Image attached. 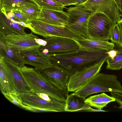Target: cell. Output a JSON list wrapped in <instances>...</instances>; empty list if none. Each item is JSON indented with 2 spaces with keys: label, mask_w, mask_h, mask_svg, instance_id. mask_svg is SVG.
I'll return each instance as SVG.
<instances>
[{
  "label": "cell",
  "mask_w": 122,
  "mask_h": 122,
  "mask_svg": "<svg viewBox=\"0 0 122 122\" xmlns=\"http://www.w3.org/2000/svg\"><path fill=\"white\" fill-rule=\"evenodd\" d=\"M18 10L26 16L29 21L37 19L41 12V8L40 6L30 7H24Z\"/></svg>",
  "instance_id": "cell-25"
},
{
  "label": "cell",
  "mask_w": 122,
  "mask_h": 122,
  "mask_svg": "<svg viewBox=\"0 0 122 122\" xmlns=\"http://www.w3.org/2000/svg\"><path fill=\"white\" fill-rule=\"evenodd\" d=\"M1 92L10 102L18 107L23 109L24 104L20 97L17 94L11 93Z\"/></svg>",
  "instance_id": "cell-26"
},
{
  "label": "cell",
  "mask_w": 122,
  "mask_h": 122,
  "mask_svg": "<svg viewBox=\"0 0 122 122\" xmlns=\"http://www.w3.org/2000/svg\"><path fill=\"white\" fill-rule=\"evenodd\" d=\"M24 104V109L29 111L36 112H54L52 110L42 108L33 106H31Z\"/></svg>",
  "instance_id": "cell-29"
},
{
  "label": "cell",
  "mask_w": 122,
  "mask_h": 122,
  "mask_svg": "<svg viewBox=\"0 0 122 122\" xmlns=\"http://www.w3.org/2000/svg\"><path fill=\"white\" fill-rule=\"evenodd\" d=\"M114 48L113 49L107 51V53L108 55V56L112 59H113L115 57L117 53V50L116 49Z\"/></svg>",
  "instance_id": "cell-33"
},
{
  "label": "cell",
  "mask_w": 122,
  "mask_h": 122,
  "mask_svg": "<svg viewBox=\"0 0 122 122\" xmlns=\"http://www.w3.org/2000/svg\"><path fill=\"white\" fill-rule=\"evenodd\" d=\"M87 0H77L78 2V4H83Z\"/></svg>",
  "instance_id": "cell-36"
},
{
  "label": "cell",
  "mask_w": 122,
  "mask_h": 122,
  "mask_svg": "<svg viewBox=\"0 0 122 122\" xmlns=\"http://www.w3.org/2000/svg\"><path fill=\"white\" fill-rule=\"evenodd\" d=\"M24 64L34 66L36 69H42L52 64L48 57L37 49L19 51Z\"/></svg>",
  "instance_id": "cell-14"
},
{
  "label": "cell",
  "mask_w": 122,
  "mask_h": 122,
  "mask_svg": "<svg viewBox=\"0 0 122 122\" xmlns=\"http://www.w3.org/2000/svg\"><path fill=\"white\" fill-rule=\"evenodd\" d=\"M83 4L93 13H104L114 25L121 19L120 11L114 0H88Z\"/></svg>",
  "instance_id": "cell-10"
},
{
  "label": "cell",
  "mask_w": 122,
  "mask_h": 122,
  "mask_svg": "<svg viewBox=\"0 0 122 122\" xmlns=\"http://www.w3.org/2000/svg\"><path fill=\"white\" fill-rule=\"evenodd\" d=\"M36 70L45 79L60 90L64 92L67 88L70 76V73L67 70L53 64L45 68Z\"/></svg>",
  "instance_id": "cell-9"
},
{
  "label": "cell",
  "mask_w": 122,
  "mask_h": 122,
  "mask_svg": "<svg viewBox=\"0 0 122 122\" xmlns=\"http://www.w3.org/2000/svg\"><path fill=\"white\" fill-rule=\"evenodd\" d=\"M122 15V0H114Z\"/></svg>",
  "instance_id": "cell-34"
},
{
  "label": "cell",
  "mask_w": 122,
  "mask_h": 122,
  "mask_svg": "<svg viewBox=\"0 0 122 122\" xmlns=\"http://www.w3.org/2000/svg\"><path fill=\"white\" fill-rule=\"evenodd\" d=\"M84 100L73 93L68 95L65 103V111H81L86 104Z\"/></svg>",
  "instance_id": "cell-22"
},
{
  "label": "cell",
  "mask_w": 122,
  "mask_h": 122,
  "mask_svg": "<svg viewBox=\"0 0 122 122\" xmlns=\"http://www.w3.org/2000/svg\"><path fill=\"white\" fill-rule=\"evenodd\" d=\"M81 47L92 51H108L114 49L115 45L112 42L85 38L76 41Z\"/></svg>",
  "instance_id": "cell-18"
},
{
  "label": "cell",
  "mask_w": 122,
  "mask_h": 122,
  "mask_svg": "<svg viewBox=\"0 0 122 122\" xmlns=\"http://www.w3.org/2000/svg\"><path fill=\"white\" fill-rule=\"evenodd\" d=\"M114 48L117 51L116 56L113 59L108 56L106 60L107 63L106 68L108 69L119 70L122 68V48L114 43Z\"/></svg>",
  "instance_id": "cell-23"
},
{
  "label": "cell",
  "mask_w": 122,
  "mask_h": 122,
  "mask_svg": "<svg viewBox=\"0 0 122 122\" xmlns=\"http://www.w3.org/2000/svg\"><path fill=\"white\" fill-rule=\"evenodd\" d=\"M106 59L70 75L67 86V92H74L86 84L99 73Z\"/></svg>",
  "instance_id": "cell-8"
},
{
  "label": "cell",
  "mask_w": 122,
  "mask_h": 122,
  "mask_svg": "<svg viewBox=\"0 0 122 122\" xmlns=\"http://www.w3.org/2000/svg\"><path fill=\"white\" fill-rule=\"evenodd\" d=\"M110 39L112 42L121 46V32L119 26L117 23L114 25L112 29Z\"/></svg>",
  "instance_id": "cell-27"
},
{
  "label": "cell",
  "mask_w": 122,
  "mask_h": 122,
  "mask_svg": "<svg viewBox=\"0 0 122 122\" xmlns=\"http://www.w3.org/2000/svg\"><path fill=\"white\" fill-rule=\"evenodd\" d=\"M106 92L122 93V86L115 75L99 73L73 93L84 100L92 94Z\"/></svg>",
  "instance_id": "cell-2"
},
{
  "label": "cell",
  "mask_w": 122,
  "mask_h": 122,
  "mask_svg": "<svg viewBox=\"0 0 122 122\" xmlns=\"http://www.w3.org/2000/svg\"><path fill=\"white\" fill-rule=\"evenodd\" d=\"M81 111L92 112H107L102 109H93L86 103Z\"/></svg>",
  "instance_id": "cell-32"
},
{
  "label": "cell",
  "mask_w": 122,
  "mask_h": 122,
  "mask_svg": "<svg viewBox=\"0 0 122 122\" xmlns=\"http://www.w3.org/2000/svg\"><path fill=\"white\" fill-rule=\"evenodd\" d=\"M107 51L90 50L81 47L79 50L71 52L46 56L52 64L67 70L70 75L106 59L108 56Z\"/></svg>",
  "instance_id": "cell-1"
},
{
  "label": "cell",
  "mask_w": 122,
  "mask_h": 122,
  "mask_svg": "<svg viewBox=\"0 0 122 122\" xmlns=\"http://www.w3.org/2000/svg\"><path fill=\"white\" fill-rule=\"evenodd\" d=\"M44 39L46 41V44L38 50L46 55L71 52L81 48L76 41L69 38L52 36Z\"/></svg>",
  "instance_id": "cell-7"
},
{
  "label": "cell",
  "mask_w": 122,
  "mask_h": 122,
  "mask_svg": "<svg viewBox=\"0 0 122 122\" xmlns=\"http://www.w3.org/2000/svg\"><path fill=\"white\" fill-rule=\"evenodd\" d=\"M60 3L64 6L76 5L78 4L77 0H53Z\"/></svg>",
  "instance_id": "cell-31"
},
{
  "label": "cell",
  "mask_w": 122,
  "mask_h": 122,
  "mask_svg": "<svg viewBox=\"0 0 122 122\" xmlns=\"http://www.w3.org/2000/svg\"><path fill=\"white\" fill-rule=\"evenodd\" d=\"M26 28L20 22L9 18L4 10H0V32L4 35L14 33L24 34L26 33L25 30Z\"/></svg>",
  "instance_id": "cell-16"
},
{
  "label": "cell",
  "mask_w": 122,
  "mask_h": 122,
  "mask_svg": "<svg viewBox=\"0 0 122 122\" xmlns=\"http://www.w3.org/2000/svg\"><path fill=\"white\" fill-rule=\"evenodd\" d=\"M111 96L114 97L115 101L119 105L118 108H122V93L115 92H111Z\"/></svg>",
  "instance_id": "cell-30"
},
{
  "label": "cell",
  "mask_w": 122,
  "mask_h": 122,
  "mask_svg": "<svg viewBox=\"0 0 122 122\" xmlns=\"http://www.w3.org/2000/svg\"><path fill=\"white\" fill-rule=\"evenodd\" d=\"M0 87L1 92L16 94V88L12 77L0 58Z\"/></svg>",
  "instance_id": "cell-17"
},
{
  "label": "cell",
  "mask_w": 122,
  "mask_h": 122,
  "mask_svg": "<svg viewBox=\"0 0 122 122\" xmlns=\"http://www.w3.org/2000/svg\"><path fill=\"white\" fill-rule=\"evenodd\" d=\"M3 35L5 42L9 47L19 51L37 49L46 45V41L31 32L25 34L11 33Z\"/></svg>",
  "instance_id": "cell-6"
},
{
  "label": "cell",
  "mask_w": 122,
  "mask_h": 122,
  "mask_svg": "<svg viewBox=\"0 0 122 122\" xmlns=\"http://www.w3.org/2000/svg\"><path fill=\"white\" fill-rule=\"evenodd\" d=\"M34 6H40L34 0H0V10L6 13L24 7Z\"/></svg>",
  "instance_id": "cell-20"
},
{
  "label": "cell",
  "mask_w": 122,
  "mask_h": 122,
  "mask_svg": "<svg viewBox=\"0 0 122 122\" xmlns=\"http://www.w3.org/2000/svg\"><path fill=\"white\" fill-rule=\"evenodd\" d=\"M28 25L32 32L45 38L52 36L68 38L70 35V30L66 27L51 25L38 19L29 21Z\"/></svg>",
  "instance_id": "cell-11"
},
{
  "label": "cell",
  "mask_w": 122,
  "mask_h": 122,
  "mask_svg": "<svg viewBox=\"0 0 122 122\" xmlns=\"http://www.w3.org/2000/svg\"><path fill=\"white\" fill-rule=\"evenodd\" d=\"M114 25L104 13L99 12L93 13L89 20L88 38L108 41L110 39L111 32Z\"/></svg>",
  "instance_id": "cell-5"
},
{
  "label": "cell",
  "mask_w": 122,
  "mask_h": 122,
  "mask_svg": "<svg viewBox=\"0 0 122 122\" xmlns=\"http://www.w3.org/2000/svg\"><path fill=\"white\" fill-rule=\"evenodd\" d=\"M117 23L118 25L120 30L121 37V46L122 48V18L118 21Z\"/></svg>",
  "instance_id": "cell-35"
},
{
  "label": "cell",
  "mask_w": 122,
  "mask_h": 122,
  "mask_svg": "<svg viewBox=\"0 0 122 122\" xmlns=\"http://www.w3.org/2000/svg\"><path fill=\"white\" fill-rule=\"evenodd\" d=\"M20 67L33 92L46 94L61 102L65 103L66 98L64 92L48 81L37 70L27 67L24 64Z\"/></svg>",
  "instance_id": "cell-3"
},
{
  "label": "cell",
  "mask_w": 122,
  "mask_h": 122,
  "mask_svg": "<svg viewBox=\"0 0 122 122\" xmlns=\"http://www.w3.org/2000/svg\"><path fill=\"white\" fill-rule=\"evenodd\" d=\"M17 94L25 105L50 110L54 112H65V103L57 100L46 101L32 92Z\"/></svg>",
  "instance_id": "cell-12"
},
{
  "label": "cell",
  "mask_w": 122,
  "mask_h": 122,
  "mask_svg": "<svg viewBox=\"0 0 122 122\" xmlns=\"http://www.w3.org/2000/svg\"><path fill=\"white\" fill-rule=\"evenodd\" d=\"M68 18L66 27L85 38H88V25L93 13L86 8L83 4L66 8Z\"/></svg>",
  "instance_id": "cell-4"
},
{
  "label": "cell",
  "mask_w": 122,
  "mask_h": 122,
  "mask_svg": "<svg viewBox=\"0 0 122 122\" xmlns=\"http://www.w3.org/2000/svg\"><path fill=\"white\" fill-rule=\"evenodd\" d=\"M0 56H2L20 67L24 65L19 51L8 47L0 33Z\"/></svg>",
  "instance_id": "cell-19"
},
{
  "label": "cell",
  "mask_w": 122,
  "mask_h": 122,
  "mask_svg": "<svg viewBox=\"0 0 122 122\" xmlns=\"http://www.w3.org/2000/svg\"><path fill=\"white\" fill-rule=\"evenodd\" d=\"M12 15L11 17L15 21L23 22L28 25L29 20L26 16L18 9L11 11L10 12Z\"/></svg>",
  "instance_id": "cell-28"
},
{
  "label": "cell",
  "mask_w": 122,
  "mask_h": 122,
  "mask_svg": "<svg viewBox=\"0 0 122 122\" xmlns=\"http://www.w3.org/2000/svg\"><path fill=\"white\" fill-rule=\"evenodd\" d=\"M68 18L66 12L63 11L41 8L37 19L51 25L63 27L66 26Z\"/></svg>",
  "instance_id": "cell-15"
},
{
  "label": "cell",
  "mask_w": 122,
  "mask_h": 122,
  "mask_svg": "<svg viewBox=\"0 0 122 122\" xmlns=\"http://www.w3.org/2000/svg\"><path fill=\"white\" fill-rule=\"evenodd\" d=\"M41 8L45 9L60 11H63L66 8L61 3L53 0H34Z\"/></svg>",
  "instance_id": "cell-24"
},
{
  "label": "cell",
  "mask_w": 122,
  "mask_h": 122,
  "mask_svg": "<svg viewBox=\"0 0 122 122\" xmlns=\"http://www.w3.org/2000/svg\"><path fill=\"white\" fill-rule=\"evenodd\" d=\"M115 101V98L104 93L90 96L86 99L84 102L90 106L102 109L109 103Z\"/></svg>",
  "instance_id": "cell-21"
},
{
  "label": "cell",
  "mask_w": 122,
  "mask_h": 122,
  "mask_svg": "<svg viewBox=\"0 0 122 122\" xmlns=\"http://www.w3.org/2000/svg\"><path fill=\"white\" fill-rule=\"evenodd\" d=\"M10 73L16 86V94L32 92V90L24 76L20 67L6 58L0 56Z\"/></svg>",
  "instance_id": "cell-13"
}]
</instances>
